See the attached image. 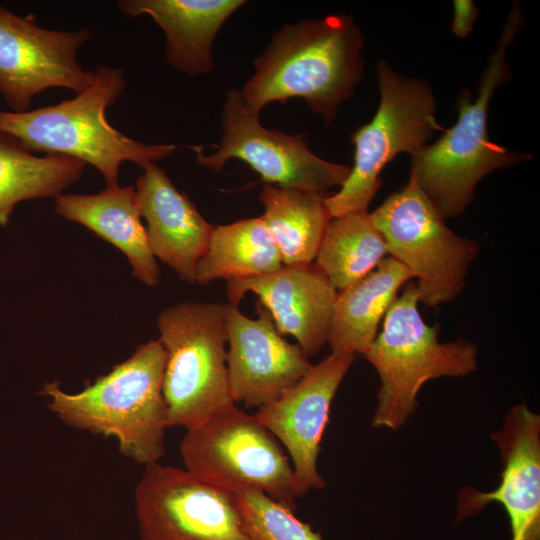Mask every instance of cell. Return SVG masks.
I'll return each mask as SVG.
<instances>
[{
  "label": "cell",
  "mask_w": 540,
  "mask_h": 540,
  "mask_svg": "<svg viewBox=\"0 0 540 540\" xmlns=\"http://www.w3.org/2000/svg\"><path fill=\"white\" fill-rule=\"evenodd\" d=\"M136 195L151 251L179 278L195 284V269L215 225L206 221L156 163L143 168Z\"/></svg>",
  "instance_id": "cell-17"
},
{
  "label": "cell",
  "mask_w": 540,
  "mask_h": 540,
  "mask_svg": "<svg viewBox=\"0 0 540 540\" xmlns=\"http://www.w3.org/2000/svg\"><path fill=\"white\" fill-rule=\"evenodd\" d=\"M325 193L265 184L259 194L264 220L283 265H307L315 260L331 219Z\"/></svg>",
  "instance_id": "cell-21"
},
{
  "label": "cell",
  "mask_w": 540,
  "mask_h": 540,
  "mask_svg": "<svg viewBox=\"0 0 540 540\" xmlns=\"http://www.w3.org/2000/svg\"><path fill=\"white\" fill-rule=\"evenodd\" d=\"M454 16L452 22L453 33L465 38L473 29L478 16V9L472 1L457 0L453 2Z\"/></svg>",
  "instance_id": "cell-26"
},
{
  "label": "cell",
  "mask_w": 540,
  "mask_h": 540,
  "mask_svg": "<svg viewBox=\"0 0 540 540\" xmlns=\"http://www.w3.org/2000/svg\"><path fill=\"white\" fill-rule=\"evenodd\" d=\"M226 283L229 304L238 306L246 293L256 294L278 332L294 337L308 359L327 343L338 291L314 263L283 265L270 274Z\"/></svg>",
  "instance_id": "cell-16"
},
{
  "label": "cell",
  "mask_w": 540,
  "mask_h": 540,
  "mask_svg": "<svg viewBox=\"0 0 540 540\" xmlns=\"http://www.w3.org/2000/svg\"><path fill=\"white\" fill-rule=\"evenodd\" d=\"M54 210L118 248L139 282L149 287L159 284V265L148 242L134 186L106 187L96 194H60L54 198Z\"/></svg>",
  "instance_id": "cell-19"
},
{
  "label": "cell",
  "mask_w": 540,
  "mask_h": 540,
  "mask_svg": "<svg viewBox=\"0 0 540 540\" xmlns=\"http://www.w3.org/2000/svg\"><path fill=\"white\" fill-rule=\"evenodd\" d=\"M255 307L253 319L227 303V375L233 403L259 409L293 387L312 364L298 344L278 332L259 301Z\"/></svg>",
  "instance_id": "cell-14"
},
{
  "label": "cell",
  "mask_w": 540,
  "mask_h": 540,
  "mask_svg": "<svg viewBox=\"0 0 540 540\" xmlns=\"http://www.w3.org/2000/svg\"><path fill=\"white\" fill-rule=\"evenodd\" d=\"M259 114L248 106L241 90H230L223 106L220 144L211 155L194 147L197 162L219 171L228 160L240 159L260 175L261 181L286 189L325 193L345 182L350 166L320 158L310 151L302 134L265 128Z\"/></svg>",
  "instance_id": "cell-11"
},
{
  "label": "cell",
  "mask_w": 540,
  "mask_h": 540,
  "mask_svg": "<svg viewBox=\"0 0 540 540\" xmlns=\"http://www.w3.org/2000/svg\"><path fill=\"white\" fill-rule=\"evenodd\" d=\"M387 254L370 213L357 211L330 219L314 264L341 291L374 270Z\"/></svg>",
  "instance_id": "cell-24"
},
{
  "label": "cell",
  "mask_w": 540,
  "mask_h": 540,
  "mask_svg": "<svg viewBox=\"0 0 540 540\" xmlns=\"http://www.w3.org/2000/svg\"><path fill=\"white\" fill-rule=\"evenodd\" d=\"M283 267L278 247L262 217L214 226L195 269V284L251 278Z\"/></svg>",
  "instance_id": "cell-22"
},
{
  "label": "cell",
  "mask_w": 540,
  "mask_h": 540,
  "mask_svg": "<svg viewBox=\"0 0 540 540\" xmlns=\"http://www.w3.org/2000/svg\"><path fill=\"white\" fill-rule=\"evenodd\" d=\"M141 540H251L234 491L158 462L135 488Z\"/></svg>",
  "instance_id": "cell-10"
},
{
  "label": "cell",
  "mask_w": 540,
  "mask_h": 540,
  "mask_svg": "<svg viewBox=\"0 0 540 540\" xmlns=\"http://www.w3.org/2000/svg\"><path fill=\"white\" fill-rule=\"evenodd\" d=\"M411 278L405 266L386 257L366 276L338 291L327 338L331 352L363 356L398 291Z\"/></svg>",
  "instance_id": "cell-20"
},
{
  "label": "cell",
  "mask_w": 540,
  "mask_h": 540,
  "mask_svg": "<svg viewBox=\"0 0 540 540\" xmlns=\"http://www.w3.org/2000/svg\"><path fill=\"white\" fill-rule=\"evenodd\" d=\"M370 215L390 257L417 279L420 302L437 307L460 295L479 244L448 228L411 176Z\"/></svg>",
  "instance_id": "cell-9"
},
{
  "label": "cell",
  "mask_w": 540,
  "mask_h": 540,
  "mask_svg": "<svg viewBox=\"0 0 540 540\" xmlns=\"http://www.w3.org/2000/svg\"><path fill=\"white\" fill-rule=\"evenodd\" d=\"M227 303L185 301L157 317L166 354L163 396L168 426L194 428L232 404L227 375Z\"/></svg>",
  "instance_id": "cell-6"
},
{
  "label": "cell",
  "mask_w": 540,
  "mask_h": 540,
  "mask_svg": "<svg viewBox=\"0 0 540 540\" xmlns=\"http://www.w3.org/2000/svg\"><path fill=\"white\" fill-rule=\"evenodd\" d=\"M523 21L519 5L514 3L497 48L481 75L477 97L471 99V93L463 90L456 99V123L412 158L409 176L445 219L457 217L465 211L473 199L476 185L484 176L531 158L492 142L487 129L493 93L511 77L506 53Z\"/></svg>",
  "instance_id": "cell-3"
},
{
  "label": "cell",
  "mask_w": 540,
  "mask_h": 540,
  "mask_svg": "<svg viewBox=\"0 0 540 540\" xmlns=\"http://www.w3.org/2000/svg\"><path fill=\"white\" fill-rule=\"evenodd\" d=\"M242 0H119L121 12L133 17L148 15L166 36L167 62L196 76L214 68L212 46L225 21Z\"/></svg>",
  "instance_id": "cell-18"
},
{
  "label": "cell",
  "mask_w": 540,
  "mask_h": 540,
  "mask_svg": "<svg viewBox=\"0 0 540 540\" xmlns=\"http://www.w3.org/2000/svg\"><path fill=\"white\" fill-rule=\"evenodd\" d=\"M245 531L251 540H324L311 525L262 491H234Z\"/></svg>",
  "instance_id": "cell-25"
},
{
  "label": "cell",
  "mask_w": 540,
  "mask_h": 540,
  "mask_svg": "<svg viewBox=\"0 0 540 540\" xmlns=\"http://www.w3.org/2000/svg\"><path fill=\"white\" fill-rule=\"evenodd\" d=\"M491 438L503 465L500 483L490 492L462 488L455 523L498 502L508 515L511 540H540V416L525 404H516Z\"/></svg>",
  "instance_id": "cell-15"
},
{
  "label": "cell",
  "mask_w": 540,
  "mask_h": 540,
  "mask_svg": "<svg viewBox=\"0 0 540 540\" xmlns=\"http://www.w3.org/2000/svg\"><path fill=\"white\" fill-rule=\"evenodd\" d=\"M380 104L369 123L351 135L354 165L340 189L326 196L331 218L367 211L377 194L384 167L400 153L421 151L436 131V102L430 86L420 79L404 77L386 61L376 68Z\"/></svg>",
  "instance_id": "cell-7"
},
{
  "label": "cell",
  "mask_w": 540,
  "mask_h": 540,
  "mask_svg": "<svg viewBox=\"0 0 540 540\" xmlns=\"http://www.w3.org/2000/svg\"><path fill=\"white\" fill-rule=\"evenodd\" d=\"M85 167L84 162L63 155L35 156L0 133V226L8 224L19 202L62 194L81 179Z\"/></svg>",
  "instance_id": "cell-23"
},
{
  "label": "cell",
  "mask_w": 540,
  "mask_h": 540,
  "mask_svg": "<svg viewBox=\"0 0 540 540\" xmlns=\"http://www.w3.org/2000/svg\"><path fill=\"white\" fill-rule=\"evenodd\" d=\"M419 302L415 284L408 282L363 355L381 382L373 427L400 429L415 413L426 382L464 377L477 369V346L466 340L440 342L438 327L423 320Z\"/></svg>",
  "instance_id": "cell-5"
},
{
  "label": "cell",
  "mask_w": 540,
  "mask_h": 540,
  "mask_svg": "<svg viewBox=\"0 0 540 540\" xmlns=\"http://www.w3.org/2000/svg\"><path fill=\"white\" fill-rule=\"evenodd\" d=\"M91 38L86 28L59 31L40 27L0 4V94L13 112L31 109L37 94L53 87L76 94L93 81L94 71L78 61Z\"/></svg>",
  "instance_id": "cell-12"
},
{
  "label": "cell",
  "mask_w": 540,
  "mask_h": 540,
  "mask_svg": "<svg viewBox=\"0 0 540 540\" xmlns=\"http://www.w3.org/2000/svg\"><path fill=\"white\" fill-rule=\"evenodd\" d=\"M186 469L231 491L256 489L296 510L291 461L277 438L236 404L186 430L180 443Z\"/></svg>",
  "instance_id": "cell-8"
},
{
  "label": "cell",
  "mask_w": 540,
  "mask_h": 540,
  "mask_svg": "<svg viewBox=\"0 0 540 540\" xmlns=\"http://www.w3.org/2000/svg\"><path fill=\"white\" fill-rule=\"evenodd\" d=\"M355 357L331 352L280 398L254 414L286 449L298 497L326 487L317 468L321 440L332 401Z\"/></svg>",
  "instance_id": "cell-13"
},
{
  "label": "cell",
  "mask_w": 540,
  "mask_h": 540,
  "mask_svg": "<svg viewBox=\"0 0 540 540\" xmlns=\"http://www.w3.org/2000/svg\"><path fill=\"white\" fill-rule=\"evenodd\" d=\"M363 35L352 16L332 14L285 25L254 61L241 90L254 111L272 102L303 98L330 124L364 73Z\"/></svg>",
  "instance_id": "cell-1"
},
{
  "label": "cell",
  "mask_w": 540,
  "mask_h": 540,
  "mask_svg": "<svg viewBox=\"0 0 540 540\" xmlns=\"http://www.w3.org/2000/svg\"><path fill=\"white\" fill-rule=\"evenodd\" d=\"M125 88L124 72L98 66L91 84L72 99L24 112L0 111V133L29 152L63 155L94 166L106 187L119 185L123 162L143 168L172 154L171 144H145L110 125L106 110Z\"/></svg>",
  "instance_id": "cell-4"
},
{
  "label": "cell",
  "mask_w": 540,
  "mask_h": 540,
  "mask_svg": "<svg viewBox=\"0 0 540 540\" xmlns=\"http://www.w3.org/2000/svg\"><path fill=\"white\" fill-rule=\"evenodd\" d=\"M166 354L159 340L138 345L125 361L76 393L57 381L42 384L48 409L66 425L113 437L121 454L144 466L165 453L168 426L163 396Z\"/></svg>",
  "instance_id": "cell-2"
}]
</instances>
